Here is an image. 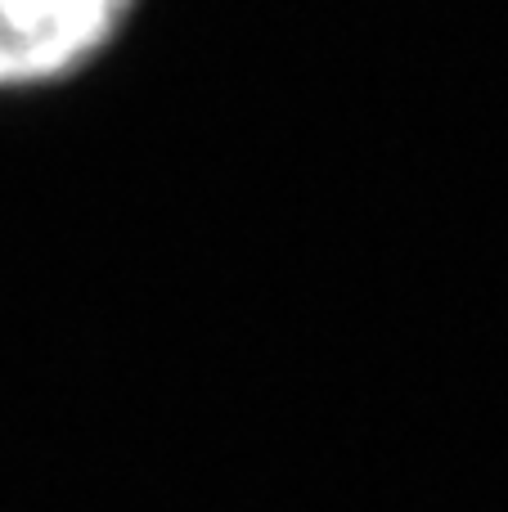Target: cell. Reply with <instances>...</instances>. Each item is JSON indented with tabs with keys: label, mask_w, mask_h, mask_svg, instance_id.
Wrapping results in <instances>:
<instances>
[{
	"label": "cell",
	"mask_w": 508,
	"mask_h": 512,
	"mask_svg": "<svg viewBox=\"0 0 508 512\" xmlns=\"http://www.w3.org/2000/svg\"><path fill=\"white\" fill-rule=\"evenodd\" d=\"M135 0H0V90L81 72L126 27Z\"/></svg>",
	"instance_id": "obj_1"
}]
</instances>
